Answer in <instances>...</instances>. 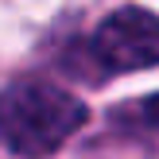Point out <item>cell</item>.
<instances>
[{
    "label": "cell",
    "mask_w": 159,
    "mask_h": 159,
    "mask_svg": "<svg viewBox=\"0 0 159 159\" xmlns=\"http://www.w3.org/2000/svg\"><path fill=\"white\" fill-rule=\"evenodd\" d=\"M89 109L54 82L23 78L0 93V140L16 155L43 159L85 124Z\"/></svg>",
    "instance_id": "6da1fadb"
},
{
    "label": "cell",
    "mask_w": 159,
    "mask_h": 159,
    "mask_svg": "<svg viewBox=\"0 0 159 159\" xmlns=\"http://www.w3.org/2000/svg\"><path fill=\"white\" fill-rule=\"evenodd\" d=\"M93 54L116 74L159 66V16L148 8H116L93 31Z\"/></svg>",
    "instance_id": "7a4b0ae2"
},
{
    "label": "cell",
    "mask_w": 159,
    "mask_h": 159,
    "mask_svg": "<svg viewBox=\"0 0 159 159\" xmlns=\"http://www.w3.org/2000/svg\"><path fill=\"white\" fill-rule=\"evenodd\" d=\"M140 113H144V120H148V124H152V128L159 132V93H155V97H148L144 105H140Z\"/></svg>",
    "instance_id": "3957f363"
}]
</instances>
